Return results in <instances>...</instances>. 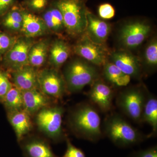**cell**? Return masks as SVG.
<instances>
[{
  "label": "cell",
  "instance_id": "obj_1",
  "mask_svg": "<svg viewBox=\"0 0 157 157\" xmlns=\"http://www.w3.org/2000/svg\"><path fill=\"white\" fill-rule=\"evenodd\" d=\"M69 125L76 136L96 142L102 137L101 119L95 108L87 104L78 105L70 112Z\"/></svg>",
  "mask_w": 157,
  "mask_h": 157
},
{
  "label": "cell",
  "instance_id": "obj_11",
  "mask_svg": "<svg viewBox=\"0 0 157 157\" xmlns=\"http://www.w3.org/2000/svg\"><path fill=\"white\" fill-rule=\"evenodd\" d=\"M112 63L131 77H139L141 67L138 58L128 50L124 49L113 52L110 55Z\"/></svg>",
  "mask_w": 157,
  "mask_h": 157
},
{
  "label": "cell",
  "instance_id": "obj_4",
  "mask_svg": "<svg viewBox=\"0 0 157 157\" xmlns=\"http://www.w3.org/2000/svg\"><path fill=\"white\" fill-rule=\"evenodd\" d=\"M56 7L61 13L68 33L77 36L84 33L87 10L82 0H59Z\"/></svg>",
  "mask_w": 157,
  "mask_h": 157
},
{
  "label": "cell",
  "instance_id": "obj_21",
  "mask_svg": "<svg viewBox=\"0 0 157 157\" xmlns=\"http://www.w3.org/2000/svg\"><path fill=\"white\" fill-rule=\"evenodd\" d=\"M103 74L107 82L116 87L127 86L131 77L123 72L112 62H107L104 65Z\"/></svg>",
  "mask_w": 157,
  "mask_h": 157
},
{
  "label": "cell",
  "instance_id": "obj_20",
  "mask_svg": "<svg viewBox=\"0 0 157 157\" xmlns=\"http://www.w3.org/2000/svg\"><path fill=\"white\" fill-rule=\"evenodd\" d=\"M49 42L46 39L34 42L29 51V64L37 69L45 64L48 55Z\"/></svg>",
  "mask_w": 157,
  "mask_h": 157
},
{
  "label": "cell",
  "instance_id": "obj_30",
  "mask_svg": "<svg viewBox=\"0 0 157 157\" xmlns=\"http://www.w3.org/2000/svg\"><path fill=\"white\" fill-rule=\"evenodd\" d=\"M67 150L62 157H86L83 151L74 146L69 139H67Z\"/></svg>",
  "mask_w": 157,
  "mask_h": 157
},
{
  "label": "cell",
  "instance_id": "obj_3",
  "mask_svg": "<svg viewBox=\"0 0 157 157\" xmlns=\"http://www.w3.org/2000/svg\"><path fill=\"white\" fill-rule=\"evenodd\" d=\"M63 76L67 91L74 93L92 84L99 78V73L94 65L85 60L76 59L67 65Z\"/></svg>",
  "mask_w": 157,
  "mask_h": 157
},
{
  "label": "cell",
  "instance_id": "obj_16",
  "mask_svg": "<svg viewBox=\"0 0 157 157\" xmlns=\"http://www.w3.org/2000/svg\"><path fill=\"white\" fill-rule=\"evenodd\" d=\"M23 109L30 115L36 114L44 107L49 106L50 99L39 88L22 91Z\"/></svg>",
  "mask_w": 157,
  "mask_h": 157
},
{
  "label": "cell",
  "instance_id": "obj_18",
  "mask_svg": "<svg viewBox=\"0 0 157 157\" xmlns=\"http://www.w3.org/2000/svg\"><path fill=\"white\" fill-rule=\"evenodd\" d=\"M8 119L19 142L30 132L32 128L30 116L24 109L7 113Z\"/></svg>",
  "mask_w": 157,
  "mask_h": 157
},
{
  "label": "cell",
  "instance_id": "obj_29",
  "mask_svg": "<svg viewBox=\"0 0 157 157\" xmlns=\"http://www.w3.org/2000/svg\"><path fill=\"white\" fill-rule=\"evenodd\" d=\"M98 14L102 19H111L115 15V10L110 4L105 3L99 6Z\"/></svg>",
  "mask_w": 157,
  "mask_h": 157
},
{
  "label": "cell",
  "instance_id": "obj_12",
  "mask_svg": "<svg viewBox=\"0 0 157 157\" xmlns=\"http://www.w3.org/2000/svg\"><path fill=\"white\" fill-rule=\"evenodd\" d=\"M110 31L111 27L108 23L87 11L86 28L84 33L92 41L104 45Z\"/></svg>",
  "mask_w": 157,
  "mask_h": 157
},
{
  "label": "cell",
  "instance_id": "obj_31",
  "mask_svg": "<svg viewBox=\"0 0 157 157\" xmlns=\"http://www.w3.org/2000/svg\"><path fill=\"white\" fill-rule=\"evenodd\" d=\"M131 157H157V146L134 152Z\"/></svg>",
  "mask_w": 157,
  "mask_h": 157
},
{
  "label": "cell",
  "instance_id": "obj_25",
  "mask_svg": "<svg viewBox=\"0 0 157 157\" xmlns=\"http://www.w3.org/2000/svg\"><path fill=\"white\" fill-rule=\"evenodd\" d=\"M145 65L150 68L156 67L157 65V40L156 38L151 39L147 45L144 52Z\"/></svg>",
  "mask_w": 157,
  "mask_h": 157
},
{
  "label": "cell",
  "instance_id": "obj_22",
  "mask_svg": "<svg viewBox=\"0 0 157 157\" xmlns=\"http://www.w3.org/2000/svg\"><path fill=\"white\" fill-rule=\"evenodd\" d=\"M148 124L152 129L153 134L157 131V100L154 96H147L142 112L141 122Z\"/></svg>",
  "mask_w": 157,
  "mask_h": 157
},
{
  "label": "cell",
  "instance_id": "obj_32",
  "mask_svg": "<svg viewBox=\"0 0 157 157\" xmlns=\"http://www.w3.org/2000/svg\"><path fill=\"white\" fill-rule=\"evenodd\" d=\"M48 2V0H28L27 4L30 9L39 11L45 8Z\"/></svg>",
  "mask_w": 157,
  "mask_h": 157
},
{
  "label": "cell",
  "instance_id": "obj_28",
  "mask_svg": "<svg viewBox=\"0 0 157 157\" xmlns=\"http://www.w3.org/2000/svg\"><path fill=\"white\" fill-rule=\"evenodd\" d=\"M45 24L49 31H52L56 34L60 33L62 32L57 24L51 12L48 9L44 12L42 17Z\"/></svg>",
  "mask_w": 157,
  "mask_h": 157
},
{
  "label": "cell",
  "instance_id": "obj_5",
  "mask_svg": "<svg viewBox=\"0 0 157 157\" xmlns=\"http://www.w3.org/2000/svg\"><path fill=\"white\" fill-rule=\"evenodd\" d=\"M63 108L60 106H47L36 113V124L39 130L55 142H59L64 136L62 128Z\"/></svg>",
  "mask_w": 157,
  "mask_h": 157
},
{
  "label": "cell",
  "instance_id": "obj_26",
  "mask_svg": "<svg viewBox=\"0 0 157 157\" xmlns=\"http://www.w3.org/2000/svg\"><path fill=\"white\" fill-rule=\"evenodd\" d=\"M9 71L0 68V102L2 103L7 93L13 86Z\"/></svg>",
  "mask_w": 157,
  "mask_h": 157
},
{
  "label": "cell",
  "instance_id": "obj_15",
  "mask_svg": "<svg viewBox=\"0 0 157 157\" xmlns=\"http://www.w3.org/2000/svg\"><path fill=\"white\" fill-rule=\"evenodd\" d=\"M19 143L25 157H57L48 142L40 137L24 138Z\"/></svg>",
  "mask_w": 157,
  "mask_h": 157
},
{
  "label": "cell",
  "instance_id": "obj_9",
  "mask_svg": "<svg viewBox=\"0 0 157 157\" xmlns=\"http://www.w3.org/2000/svg\"><path fill=\"white\" fill-rule=\"evenodd\" d=\"M33 43L32 39L24 36L16 39L4 57V67L7 71L13 72L29 65V51Z\"/></svg>",
  "mask_w": 157,
  "mask_h": 157
},
{
  "label": "cell",
  "instance_id": "obj_19",
  "mask_svg": "<svg viewBox=\"0 0 157 157\" xmlns=\"http://www.w3.org/2000/svg\"><path fill=\"white\" fill-rule=\"evenodd\" d=\"M70 48L67 42L60 39H56L49 47L48 60L52 68L58 69L69 58Z\"/></svg>",
  "mask_w": 157,
  "mask_h": 157
},
{
  "label": "cell",
  "instance_id": "obj_27",
  "mask_svg": "<svg viewBox=\"0 0 157 157\" xmlns=\"http://www.w3.org/2000/svg\"><path fill=\"white\" fill-rule=\"evenodd\" d=\"M16 39L8 34L0 32V53H6L14 45Z\"/></svg>",
  "mask_w": 157,
  "mask_h": 157
},
{
  "label": "cell",
  "instance_id": "obj_14",
  "mask_svg": "<svg viewBox=\"0 0 157 157\" xmlns=\"http://www.w3.org/2000/svg\"><path fill=\"white\" fill-rule=\"evenodd\" d=\"M38 71L36 68L28 65L9 73L13 85L24 91L39 88Z\"/></svg>",
  "mask_w": 157,
  "mask_h": 157
},
{
  "label": "cell",
  "instance_id": "obj_23",
  "mask_svg": "<svg viewBox=\"0 0 157 157\" xmlns=\"http://www.w3.org/2000/svg\"><path fill=\"white\" fill-rule=\"evenodd\" d=\"M2 103L7 113L23 109L22 91L13 85L6 94Z\"/></svg>",
  "mask_w": 157,
  "mask_h": 157
},
{
  "label": "cell",
  "instance_id": "obj_17",
  "mask_svg": "<svg viewBox=\"0 0 157 157\" xmlns=\"http://www.w3.org/2000/svg\"><path fill=\"white\" fill-rule=\"evenodd\" d=\"M21 12L23 21L21 31L24 36L33 39L43 36L49 31L42 18L26 11Z\"/></svg>",
  "mask_w": 157,
  "mask_h": 157
},
{
  "label": "cell",
  "instance_id": "obj_24",
  "mask_svg": "<svg viewBox=\"0 0 157 157\" xmlns=\"http://www.w3.org/2000/svg\"><path fill=\"white\" fill-rule=\"evenodd\" d=\"M23 17L22 12L14 9L7 13L3 20V24L9 29L14 31L21 30Z\"/></svg>",
  "mask_w": 157,
  "mask_h": 157
},
{
  "label": "cell",
  "instance_id": "obj_13",
  "mask_svg": "<svg viewBox=\"0 0 157 157\" xmlns=\"http://www.w3.org/2000/svg\"><path fill=\"white\" fill-rule=\"evenodd\" d=\"M91 85L89 93L90 100L103 112L109 111L112 107L113 98L111 88L99 78Z\"/></svg>",
  "mask_w": 157,
  "mask_h": 157
},
{
  "label": "cell",
  "instance_id": "obj_33",
  "mask_svg": "<svg viewBox=\"0 0 157 157\" xmlns=\"http://www.w3.org/2000/svg\"><path fill=\"white\" fill-rule=\"evenodd\" d=\"M14 0H0V16L8 11L14 3Z\"/></svg>",
  "mask_w": 157,
  "mask_h": 157
},
{
  "label": "cell",
  "instance_id": "obj_6",
  "mask_svg": "<svg viewBox=\"0 0 157 157\" xmlns=\"http://www.w3.org/2000/svg\"><path fill=\"white\" fill-rule=\"evenodd\" d=\"M147 96L137 87L128 89L117 97L118 107L127 116L137 123L141 122L142 112Z\"/></svg>",
  "mask_w": 157,
  "mask_h": 157
},
{
  "label": "cell",
  "instance_id": "obj_8",
  "mask_svg": "<svg viewBox=\"0 0 157 157\" xmlns=\"http://www.w3.org/2000/svg\"><path fill=\"white\" fill-rule=\"evenodd\" d=\"M151 27L143 21L128 23L123 26L119 34V40L126 50L135 49L140 46L148 36Z\"/></svg>",
  "mask_w": 157,
  "mask_h": 157
},
{
  "label": "cell",
  "instance_id": "obj_10",
  "mask_svg": "<svg viewBox=\"0 0 157 157\" xmlns=\"http://www.w3.org/2000/svg\"><path fill=\"white\" fill-rule=\"evenodd\" d=\"M74 52L95 66H104L107 62L108 52L103 45L92 41L85 34L74 46Z\"/></svg>",
  "mask_w": 157,
  "mask_h": 157
},
{
  "label": "cell",
  "instance_id": "obj_7",
  "mask_svg": "<svg viewBox=\"0 0 157 157\" xmlns=\"http://www.w3.org/2000/svg\"><path fill=\"white\" fill-rule=\"evenodd\" d=\"M38 81L39 90L49 98H62L67 91L63 75L54 68L38 71Z\"/></svg>",
  "mask_w": 157,
  "mask_h": 157
},
{
  "label": "cell",
  "instance_id": "obj_2",
  "mask_svg": "<svg viewBox=\"0 0 157 157\" xmlns=\"http://www.w3.org/2000/svg\"><path fill=\"white\" fill-rule=\"evenodd\" d=\"M105 135L113 144L120 147H127L140 143L144 139L140 132L117 114L107 117L104 121Z\"/></svg>",
  "mask_w": 157,
  "mask_h": 157
}]
</instances>
